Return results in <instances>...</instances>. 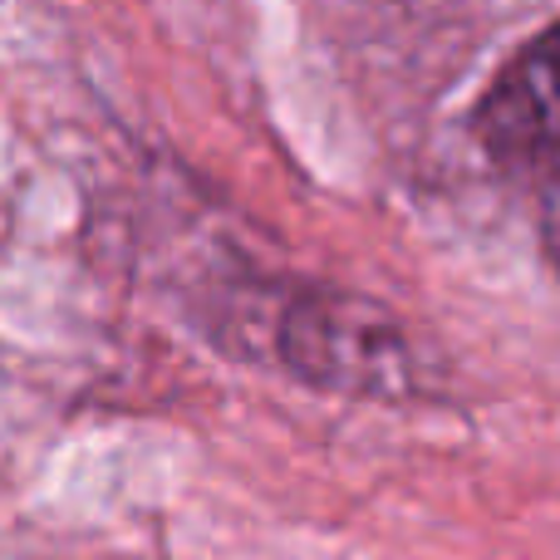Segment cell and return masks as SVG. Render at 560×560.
Masks as SVG:
<instances>
[{"instance_id": "2", "label": "cell", "mask_w": 560, "mask_h": 560, "mask_svg": "<svg viewBox=\"0 0 560 560\" xmlns=\"http://www.w3.org/2000/svg\"><path fill=\"white\" fill-rule=\"evenodd\" d=\"M477 128L497 163L560 183V25L532 39L497 74V84L482 98Z\"/></svg>"}, {"instance_id": "1", "label": "cell", "mask_w": 560, "mask_h": 560, "mask_svg": "<svg viewBox=\"0 0 560 560\" xmlns=\"http://www.w3.org/2000/svg\"><path fill=\"white\" fill-rule=\"evenodd\" d=\"M276 359L325 394L404 398L418 388V354L404 325L345 290H300L276 319Z\"/></svg>"}]
</instances>
